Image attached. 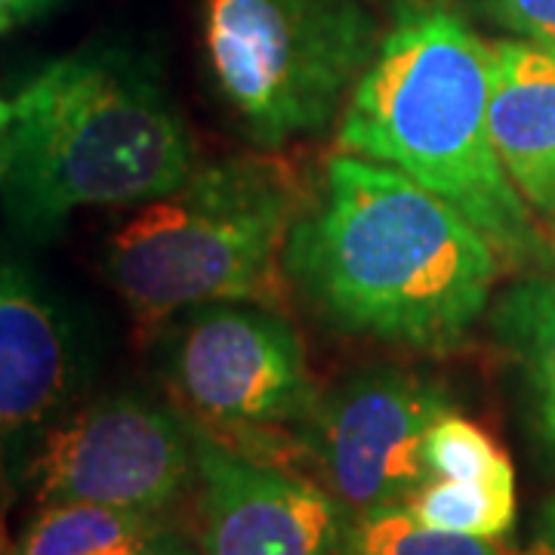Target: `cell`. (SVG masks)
<instances>
[{"mask_svg": "<svg viewBox=\"0 0 555 555\" xmlns=\"http://www.w3.org/2000/svg\"><path fill=\"white\" fill-rule=\"evenodd\" d=\"M346 555H518L503 537H466L423 525L404 506H383L352 516Z\"/></svg>", "mask_w": 555, "mask_h": 555, "instance_id": "obj_15", "label": "cell"}, {"mask_svg": "<svg viewBox=\"0 0 555 555\" xmlns=\"http://www.w3.org/2000/svg\"><path fill=\"white\" fill-rule=\"evenodd\" d=\"M491 53L496 158L537 225L555 232V50L518 38L496 40Z\"/></svg>", "mask_w": 555, "mask_h": 555, "instance_id": "obj_11", "label": "cell"}, {"mask_svg": "<svg viewBox=\"0 0 555 555\" xmlns=\"http://www.w3.org/2000/svg\"><path fill=\"white\" fill-rule=\"evenodd\" d=\"M426 463L429 476L516 488L513 460L500 448V441L456 411H444L433 423L426 436Z\"/></svg>", "mask_w": 555, "mask_h": 555, "instance_id": "obj_16", "label": "cell"}, {"mask_svg": "<svg viewBox=\"0 0 555 555\" xmlns=\"http://www.w3.org/2000/svg\"><path fill=\"white\" fill-rule=\"evenodd\" d=\"M100 555H198L189 543H185V537L177 534L173 528H158V531H152V534L137 537V540H130V543H120L115 550H108V553Z\"/></svg>", "mask_w": 555, "mask_h": 555, "instance_id": "obj_18", "label": "cell"}, {"mask_svg": "<svg viewBox=\"0 0 555 555\" xmlns=\"http://www.w3.org/2000/svg\"><path fill=\"white\" fill-rule=\"evenodd\" d=\"M297 219L291 167L262 155L219 160L120 222L105 278L142 331L210 302L266 306L284 297Z\"/></svg>", "mask_w": 555, "mask_h": 555, "instance_id": "obj_4", "label": "cell"}, {"mask_svg": "<svg viewBox=\"0 0 555 555\" xmlns=\"http://www.w3.org/2000/svg\"><path fill=\"white\" fill-rule=\"evenodd\" d=\"M192 173V137L173 102L118 53L50 62L0 130V210L25 238H53L78 210L164 198Z\"/></svg>", "mask_w": 555, "mask_h": 555, "instance_id": "obj_2", "label": "cell"}, {"mask_svg": "<svg viewBox=\"0 0 555 555\" xmlns=\"http://www.w3.org/2000/svg\"><path fill=\"white\" fill-rule=\"evenodd\" d=\"M167 521L160 513H139L102 503H43L22 528L10 555H100L152 534Z\"/></svg>", "mask_w": 555, "mask_h": 555, "instance_id": "obj_12", "label": "cell"}, {"mask_svg": "<svg viewBox=\"0 0 555 555\" xmlns=\"http://www.w3.org/2000/svg\"><path fill=\"white\" fill-rule=\"evenodd\" d=\"M80 383L83 356L65 309L22 262L0 257V438L60 416Z\"/></svg>", "mask_w": 555, "mask_h": 555, "instance_id": "obj_10", "label": "cell"}, {"mask_svg": "<svg viewBox=\"0 0 555 555\" xmlns=\"http://www.w3.org/2000/svg\"><path fill=\"white\" fill-rule=\"evenodd\" d=\"M404 509L438 531L500 540L516 525V488L429 476L404 500Z\"/></svg>", "mask_w": 555, "mask_h": 555, "instance_id": "obj_14", "label": "cell"}, {"mask_svg": "<svg viewBox=\"0 0 555 555\" xmlns=\"http://www.w3.org/2000/svg\"><path fill=\"white\" fill-rule=\"evenodd\" d=\"M56 0H0V31H10L22 22L35 20L43 10H50Z\"/></svg>", "mask_w": 555, "mask_h": 555, "instance_id": "obj_19", "label": "cell"}, {"mask_svg": "<svg viewBox=\"0 0 555 555\" xmlns=\"http://www.w3.org/2000/svg\"><path fill=\"white\" fill-rule=\"evenodd\" d=\"M478 3L506 31L555 50V0H478Z\"/></svg>", "mask_w": 555, "mask_h": 555, "instance_id": "obj_17", "label": "cell"}, {"mask_svg": "<svg viewBox=\"0 0 555 555\" xmlns=\"http://www.w3.org/2000/svg\"><path fill=\"white\" fill-rule=\"evenodd\" d=\"M0 555H10V550H0Z\"/></svg>", "mask_w": 555, "mask_h": 555, "instance_id": "obj_23", "label": "cell"}, {"mask_svg": "<svg viewBox=\"0 0 555 555\" xmlns=\"http://www.w3.org/2000/svg\"><path fill=\"white\" fill-rule=\"evenodd\" d=\"M164 374L182 420L207 436L281 429L318 404L302 339L262 306L210 302L182 312Z\"/></svg>", "mask_w": 555, "mask_h": 555, "instance_id": "obj_6", "label": "cell"}, {"mask_svg": "<svg viewBox=\"0 0 555 555\" xmlns=\"http://www.w3.org/2000/svg\"><path fill=\"white\" fill-rule=\"evenodd\" d=\"M444 411L448 392L433 379L401 367L361 371L299 423L302 460L349 516L404 506L429 478L426 436Z\"/></svg>", "mask_w": 555, "mask_h": 555, "instance_id": "obj_8", "label": "cell"}, {"mask_svg": "<svg viewBox=\"0 0 555 555\" xmlns=\"http://www.w3.org/2000/svg\"><path fill=\"white\" fill-rule=\"evenodd\" d=\"M540 531H543V543H550L555 550V494L550 496V503H546V509H543V521H540Z\"/></svg>", "mask_w": 555, "mask_h": 555, "instance_id": "obj_20", "label": "cell"}, {"mask_svg": "<svg viewBox=\"0 0 555 555\" xmlns=\"http://www.w3.org/2000/svg\"><path fill=\"white\" fill-rule=\"evenodd\" d=\"M7 120H10V105H7V102L0 100V130L7 127Z\"/></svg>", "mask_w": 555, "mask_h": 555, "instance_id": "obj_22", "label": "cell"}, {"mask_svg": "<svg viewBox=\"0 0 555 555\" xmlns=\"http://www.w3.org/2000/svg\"><path fill=\"white\" fill-rule=\"evenodd\" d=\"M491 60V43L451 10L408 13L356 80L337 145L416 179L454 204L496 257L528 266L546 244L496 158L488 120Z\"/></svg>", "mask_w": 555, "mask_h": 555, "instance_id": "obj_3", "label": "cell"}, {"mask_svg": "<svg viewBox=\"0 0 555 555\" xmlns=\"http://www.w3.org/2000/svg\"><path fill=\"white\" fill-rule=\"evenodd\" d=\"M189 429L201 478V555H346L349 513L327 488Z\"/></svg>", "mask_w": 555, "mask_h": 555, "instance_id": "obj_9", "label": "cell"}, {"mask_svg": "<svg viewBox=\"0 0 555 555\" xmlns=\"http://www.w3.org/2000/svg\"><path fill=\"white\" fill-rule=\"evenodd\" d=\"M284 269L339 331L448 352L488 309L496 250L416 179L343 152L297 219Z\"/></svg>", "mask_w": 555, "mask_h": 555, "instance_id": "obj_1", "label": "cell"}, {"mask_svg": "<svg viewBox=\"0 0 555 555\" xmlns=\"http://www.w3.org/2000/svg\"><path fill=\"white\" fill-rule=\"evenodd\" d=\"M195 466V438L179 411L115 396L50 423L25 460L22 481L43 503H102L164 513Z\"/></svg>", "mask_w": 555, "mask_h": 555, "instance_id": "obj_7", "label": "cell"}, {"mask_svg": "<svg viewBox=\"0 0 555 555\" xmlns=\"http://www.w3.org/2000/svg\"><path fill=\"white\" fill-rule=\"evenodd\" d=\"M496 327L525 364L537 429L555 451V266L503 299Z\"/></svg>", "mask_w": 555, "mask_h": 555, "instance_id": "obj_13", "label": "cell"}, {"mask_svg": "<svg viewBox=\"0 0 555 555\" xmlns=\"http://www.w3.org/2000/svg\"><path fill=\"white\" fill-rule=\"evenodd\" d=\"M518 555H555V550L550 546V543H543V540H540V543H537V546H531L528 553H518Z\"/></svg>", "mask_w": 555, "mask_h": 555, "instance_id": "obj_21", "label": "cell"}, {"mask_svg": "<svg viewBox=\"0 0 555 555\" xmlns=\"http://www.w3.org/2000/svg\"><path fill=\"white\" fill-rule=\"evenodd\" d=\"M204 47L250 142L281 149L334 120L379 43L356 0H207Z\"/></svg>", "mask_w": 555, "mask_h": 555, "instance_id": "obj_5", "label": "cell"}]
</instances>
